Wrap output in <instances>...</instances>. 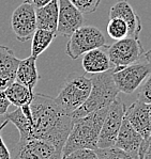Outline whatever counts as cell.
I'll list each match as a JSON object with an SVG mask.
<instances>
[{
	"mask_svg": "<svg viewBox=\"0 0 151 159\" xmlns=\"http://www.w3.org/2000/svg\"><path fill=\"white\" fill-rule=\"evenodd\" d=\"M35 62H36V59L33 58L32 56L24 59V60H21L17 70H16V78H15L16 82L25 85V87L32 90V91L41 78L38 73Z\"/></svg>",
	"mask_w": 151,
	"mask_h": 159,
	"instance_id": "ac0fdd59",
	"label": "cell"
},
{
	"mask_svg": "<svg viewBox=\"0 0 151 159\" xmlns=\"http://www.w3.org/2000/svg\"><path fill=\"white\" fill-rule=\"evenodd\" d=\"M151 74V64L147 61H138L128 66L113 68L111 77L119 92L132 94L143 84Z\"/></svg>",
	"mask_w": 151,
	"mask_h": 159,
	"instance_id": "8992f818",
	"label": "cell"
},
{
	"mask_svg": "<svg viewBox=\"0 0 151 159\" xmlns=\"http://www.w3.org/2000/svg\"><path fill=\"white\" fill-rule=\"evenodd\" d=\"M113 68L101 74L92 75L91 79V91L87 101L77 110L71 114L72 120H77L84 117L92 112L99 111L101 109L108 108L120 93L115 85L111 77Z\"/></svg>",
	"mask_w": 151,
	"mask_h": 159,
	"instance_id": "3957f363",
	"label": "cell"
},
{
	"mask_svg": "<svg viewBox=\"0 0 151 159\" xmlns=\"http://www.w3.org/2000/svg\"><path fill=\"white\" fill-rule=\"evenodd\" d=\"M6 120H8V121L11 122V123H13L16 128L18 129L19 136H21V139H19V140L31 139L30 122H29V120L23 114L21 108H16V110H14L13 112L7 114Z\"/></svg>",
	"mask_w": 151,
	"mask_h": 159,
	"instance_id": "44dd1931",
	"label": "cell"
},
{
	"mask_svg": "<svg viewBox=\"0 0 151 159\" xmlns=\"http://www.w3.org/2000/svg\"><path fill=\"white\" fill-rule=\"evenodd\" d=\"M35 1L36 0H25V2H28V3H31V4H33Z\"/></svg>",
	"mask_w": 151,
	"mask_h": 159,
	"instance_id": "1f68e13d",
	"label": "cell"
},
{
	"mask_svg": "<svg viewBox=\"0 0 151 159\" xmlns=\"http://www.w3.org/2000/svg\"><path fill=\"white\" fill-rule=\"evenodd\" d=\"M30 137L53 144L61 151L71 131L73 120L55 102V98L35 93L30 104Z\"/></svg>",
	"mask_w": 151,
	"mask_h": 159,
	"instance_id": "6da1fadb",
	"label": "cell"
},
{
	"mask_svg": "<svg viewBox=\"0 0 151 159\" xmlns=\"http://www.w3.org/2000/svg\"><path fill=\"white\" fill-rule=\"evenodd\" d=\"M82 14H90L97 11L101 0H69Z\"/></svg>",
	"mask_w": 151,
	"mask_h": 159,
	"instance_id": "cb8c5ba5",
	"label": "cell"
},
{
	"mask_svg": "<svg viewBox=\"0 0 151 159\" xmlns=\"http://www.w3.org/2000/svg\"><path fill=\"white\" fill-rule=\"evenodd\" d=\"M8 123H9L8 120H4V121L0 124V133H1V130L6 127V125ZM0 159H11V152L9 151L6 143L3 142V139H2L1 134H0Z\"/></svg>",
	"mask_w": 151,
	"mask_h": 159,
	"instance_id": "4316f807",
	"label": "cell"
},
{
	"mask_svg": "<svg viewBox=\"0 0 151 159\" xmlns=\"http://www.w3.org/2000/svg\"><path fill=\"white\" fill-rule=\"evenodd\" d=\"M61 159H98V155L93 150H77Z\"/></svg>",
	"mask_w": 151,
	"mask_h": 159,
	"instance_id": "484cf974",
	"label": "cell"
},
{
	"mask_svg": "<svg viewBox=\"0 0 151 159\" xmlns=\"http://www.w3.org/2000/svg\"><path fill=\"white\" fill-rule=\"evenodd\" d=\"M125 117L131 126L143 137L144 140L149 139L151 136V121L149 107L147 104L137 99L129 108H126Z\"/></svg>",
	"mask_w": 151,
	"mask_h": 159,
	"instance_id": "7c38bea8",
	"label": "cell"
},
{
	"mask_svg": "<svg viewBox=\"0 0 151 159\" xmlns=\"http://www.w3.org/2000/svg\"><path fill=\"white\" fill-rule=\"evenodd\" d=\"M137 99L147 105H151V74L139 87Z\"/></svg>",
	"mask_w": 151,
	"mask_h": 159,
	"instance_id": "d4e9b609",
	"label": "cell"
},
{
	"mask_svg": "<svg viewBox=\"0 0 151 159\" xmlns=\"http://www.w3.org/2000/svg\"><path fill=\"white\" fill-rule=\"evenodd\" d=\"M10 102L7 98L3 91H0V116H6L10 107Z\"/></svg>",
	"mask_w": 151,
	"mask_h": 159,
	"instance_id": "f1b7e54d",
	"label": "cell"
},
{
	"mask_svg": "<svg viewBox=\"0 0 151 159\" xmlns=\"http://www.w3.org/2000/svg\"><path fill=\"white\" fill-rule=\"evenodd\" d=\"M125 110L126 107L125 102L119 96L111 102V105L108 107V111L100 133L98 148H108L115 146Z\"/></svg>",
	"mask_w": 151,
	"mask_h": 159,
	"instance_id": "52a82bcc",
	"label": "cell"
},
{
	"mask_svg": "<svg viewBox=\"0 0 151 159\" xmlns=\"http://www.w3.org/2000/svg\"><path fill=\"white\" fill-rule=\"evenodd\" d=\"M111 18L117 17L122 19L129 28L128 38L138 39L142 31V20L134 8L130 4L128 0H119L109 10Z\"/></svg>",
	"mask_w": 151,
	"mask_h": 159,
	"instance_id": "4fadbf2b",
	"label": "cell"
},
{
	"mask_svg": "<svg viewBox=\"0 0 151 159\" xmlns=\"http://www.w3.org/2000/svg\"><path fill=\"white\" fill-rule=\"evenodd\" d=\"M3 92L10 104L14 105L16 108L30 105L31 102L33 101V97H35V93L32 90L28 89L25 85L18 84L16 81L10 84Z\"/></svg>",
	"mask_w": 151,
	"mask_h": 159,
	"instance_id": "d6986e66",
	"label": "cell"
},
{
	"mask_svg": "<svg viewBox=\"0 0 151 159\" xmlns=\"http://www.w3.org/2000/svg\"><path fill=\"white\" fill-rule=\"evenodd\" d=\"M11 26L14 35L19 42L31 40L36 30L35 8L33 4L24 1L14 10L11 18Z\"/></svg>",
	"mask_w": 151,
	"mask_h": 159,
	"instance_id": "30bf717a",
	"label": "cell"
},
{
	"mask_svg": "<svg viewBox=\"0 0 151 159\" xmlns=\"http://www.w3.org/2000/svg\"><path fill=\"white\" fill-rule=\"evenodd\" d=\"M108 108L92 112L88 116L74 120L71 131L62 148L61 158L77 150L98 148L99 137Z\"/></svg>",
	"mask_w": 151,
	"mask_h": 159,
	"instance_id": "7a4b0ae2",
	"label": "cell"
},
{
	"mask_svg": "<svg viewBox=\"0 0 151 159\" xmlns=\"http://www.w3.org/2000/svg\"><path fill=\"white\" fill-rule=\"evenodd\" d=\"M91 87L90 78L79 73H70L55 102L65 113L71 116L87 101Z\"/></svg>",
	"mask_w": 151,
	"mask_h": 159,
	"instance_id": "277c9868",
	"label": "cell"
},
{
	"mask_svg": "<svg viewBox=\"0 0 151 159\" xmlns=\"http://www.w3.org/2000/svg\"><path fill=\"white\" fill-rule=\"evenodd\" d=\"M105 46L106 39L99 28L93 26H82L69 38L65 46V53L72 60H76L90 50Z\"/></svg>",
	"mask_w": 151,
	"mask_h": 159,
	"instance_id": "5b68a950",
	"label": "cell"
},
{
	"mask_svg": "<svg viewBox=\"0 0 151 159\" xmlns=\"http://www.w3.org/2000/svg\"><path fill=\"white\" fill-rule=\"evenodd\" d=\"M148 107H149V114H150V121H151V105H148Z\"/></svg>",
	"mask_w": 151,
	"mask_h": 159,
	"instance_id": "d6a6232c",
	"label": "cell"
},
{
	"mask_svg": "<svg viewBox=\"0 0 151 159\" xmlns=\"http://www.w3.org/2000/svg\"><path fill=\"white\" fill-rule=\"evenodd\" d=\"M58 27L56 36L70 38L74 31L84 26V14L75 8L69 0H58Z\"/></svg>",
	"mask_w": 151,
	"mask_h": 159,
	"instance_id": "8fae6325",
	"label": "cell"
},
{
	"mask_svg": "<svg viewBox=\"0 0 151 159\" xmlns=\"http://www.w3.org/2000/svg\"><path fill=\"white\" fill-rule=\"evenodd\" d=\"M52 1V0H36V1L33 3V7L36 9V8H42V7L46 6V4H48L50 2Z\"/></svg>",
	"mask_w": 151,
	"mask_h": 159,
	"instance_id": "f546056e",
	"label": "cell"
},
{
	"mask_svg": "<svg viewBox=\"0 0 151 159\" xmlns=\"http://www.w3.org/2000/svg\"><path fill=\"white\" fill-rule=\"evenodd\" d=\"M106 31L109 38L115 41L123 40V39L128 38L129 35V28L126 26V24L122 19L117 18V17L109 18Z\"/></svg>",
	"mask_w": 151,
	"mask_h": 159,
	"instance_id": "603a6c76",
	"label": "cell"
},
{
	"mask_svg": "<svg viewBox=\"0 0 151 159\" xmlns=\"http://www.w3.org/2000/svg\"><path fill=\"white\" fill-rule=\"evenodd\" d=\"M56 34L47 30L36 29L32 36V43H31V56L33 58H38L41 53H43L50 46Z\"/></svg>",
	"mask_w": 151,
	"mask_h": 159,
	"instance_id": "ffe728a7",
	"label": "cell"
},
{
	"mask_svg": "<svg viewBox=\"0 0 151 159\" xmlns=\"http://www.w3.org/2000/svg\"><path fill=\"white\" fill-rule=\"evenodd\" d=\"M107 46L105 47V49ZM103 47L90 50L83 56L82 66L84 70L88 74L96 75L107 72L111 68V63L109 61L107 50Z\"/></svg>",
	"mask_w": 151,
	"mask_h": 159,
	"instance_id": "2e32d148",
	"label": "cell"
},
{
	"mask_svg": "<svg viewBox=\"0 0 151 159\" xmlns=\"http://www.w3.org/2000/svg\"><path fill=\"white\" fill-rule=\"evenodd\" d=\"M144 142L143 137L131 126L125 117H123L120 130L117 136L115 146L128 153H139V148Z\"/></svg>",
	"mask_w": 151,
	"mask_h": 159,
	"instance_id": "9a60e30c",
	"label": "cell"
},
{
	"mask_svg": "<svg viewBox=\"0 0 151 159\" xmlns=\"http://www.w3.org/2000/svg\"><path fill=\"white\" fill-rule=\"evenodd\" d=\"M144 57H145V60L147 61L149 64H151V49L148 50L147 52L144 53Z\"/></svg>",
	"mask_w": 151,
	"mask_h": 159,
	"instance_id": "4dcf8cb0",
	"label": "cell"
},
{
	"mask_svg": "<svg viewBox=\"0 0 151 159\" xmlns=\"http://www.w3.org/2000/svg\"><path fill=\"white\" fill-rule=\"evenodd\" d=\"M111 65L115 67L128 66L140 61L145 51L139 39L125 38L116 41L106 48Z\"/></svg>",
	"mask_w": 151,
	"mask_h": 159,
	"instance_id": "ba28073f",
	"label": "cell"
},
{
	"mask_svg": "<svg viewBox=\"0 0 151 159\" xmlns=\"http://www.w3.org/2000/svg\"><path fill=\"white\" fill-rule=\"evenodd\" d=\"M139 155L142 156V159H151V136L149 139L144 140L139 148Z\"/></svg>",
	"mask_w": 151,
	"mask_h": 159,
	"instance_id": "83f0119b",
	"label": "cell"
},
{
	"mask_svg": "<svg viewBox=\"0 0 151 159\" xmlns=\"http://www.w3.org/2000/svg\"><path fill=\"white\" fill-rule=\"evenodd\" d=\"M58 0H52L48 4L42 8L35 9L36 29L47 30L55 33L58 27Z\"/></svg>",
	"mask_w": 151,
	"mask_h": 159,
	"instance_id": "e0dca14e",
	"label": "cell"
},
{
	"mask_svg": "<svg viewBox=\"0 0 151 159\" xmlns=\"http://www.w3.org/2000/svg\"><path fill=\"white\" fill-rule=\"evenodd\" d=\"M12 153L11 159H61V151L39 139L19 140Z\"/></svg>",
	"mask_w": 151,
	"mask_h": 159,
	"instance_id": "9c48e42d",
	"label": "cell"
},
{
	"mask_svg": "<svg viewBox=\"0 0 151 159\" xmlns=\"http://www.w3.org/2000/svg\"><path fill=\"white\" fill-rule=\"evenodd\" d=\"M21 59L7 46L0 45V91H4L15 81L16 70Z\"/></svg>",
	"mask_w": 151,
	"mask_h": 159,
	"instance_id": "5bb4252c",
	"label": "cell"
},
{
	"mask_svg": "<svg viewBox=\"0 0 151 159\" xmlns=\"http://www.w3.org/2000/svg\"><path fill=\"white\" fill-rule=\"evenodd\" d=\"M98 159H142L139 153H128L113 146L108 148H97Z\"/></svg>",
	"mask_w": 151,
	"mask_h": 159,
	"instance_id": "7402d4cb",
	"label": "cell"
}]
</instances>
